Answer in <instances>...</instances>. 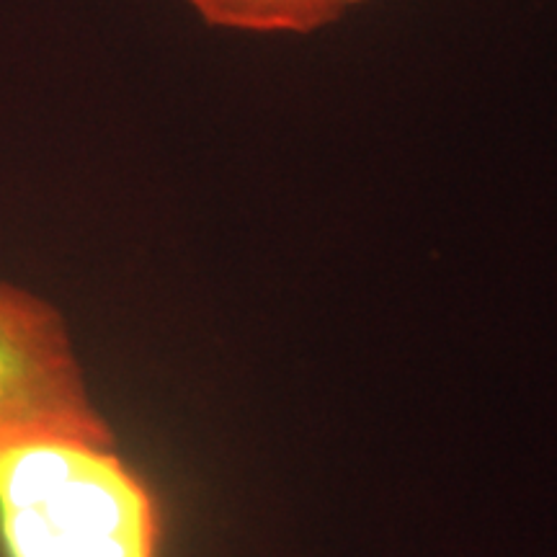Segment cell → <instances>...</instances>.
Returning <instances> with one entry per match:
<instances>
[{
  "label": "cell",
  "mask_w": 557,
  "mask_h": 557,
  "mask_svg": "<svg viewBox=\"0 0 557 557\" xmlns=\"http://www.w3.org/2000/svg\"><path fill=\"white\" fill-rule=\"evenodd\" d=\"M5 557H158L160 511L116 444L75 436L0 449Z\"/></svg>",
  "instance_id": "cell-1"
},
{
  "label": "cell",
  "mask_w": 557,
  "mask_h": 557,
  "mask_svg": "<svg viewBox=\"0 0 557 557\" xmlns=\"http://www.w3.org/2000/svg\"><path fill=\"white\" fill-rule=\"evenodd\" d=\"M50 436L116 444L62 310L0 278V449Z\"/></svg>",
  "instance_id": "cell-2"
},
{
  "label": "cell",
  "mask_w": 557,
  "mask_h": 557,
  "mask_svg": "<svg viewBox=\"0 0 557 557\" xmlns=\"http://www.w3.org/2000/svg\"><path fill=\"white\" fill-rule=\"evenodd\" d=\"M214 29L246 34H312L336 24L344 0H184Z\"/></svg>",
  "instance_id": "cell-3"
},
{
  "label": "cell",
  "mask_w": 557,
  "mask_h": 557,
  "mask_svg": "<svg viewBox=\"0 0 557 557\" xmlns=\"http://www.w3.org/2000/svg\"><path fill=\"white\" fill-rule=\"evenodd\" d=\"M346 3V9H354V5H359V3H367V0H344Z\"/></svg>",
  "instance_id": "cell-4"
}]
</instances>
